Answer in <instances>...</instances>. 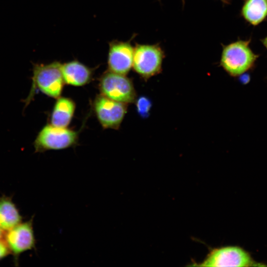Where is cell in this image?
<instances>
[{"instance_id":"1","label":"cell","mask_w":267,"mask_h":267,"mask_svg":"<svg viewBox=\"0 0 267 267\" xmlns=\"http://www.w3.org/2000/svg\"><path fill=\"white\" fill-rule=\"evenodd\" d=\"M61 66V63L56 61L48 64L34 65L32 87L29 95L24 100L25 107L32 100L37 89L50 97L57 98L60 97L65 84Z\"/></svg>"},{"instance_id":"2","label":"cell","mask_w":267,"mask_h":267,"mask_svg":"<svg viewBox=\"0 0 267 267\" xmlns=\"http://www.w3.org/2000/svg\"><path fill=\"white\" fill-rule=\"evenodd\" d=\"M251 39L238 40L223 45L220 65L230 76L238 77L253 68L259 55L251 49Z\"/></svg>"},{"instance_id":"3","label":"cell","mask_w":267,"mask_h":267,"mask_svg":"<svg viewBox=\"0 0 267 267\" xmlns=\"http://www.w3.org/2000/svg\"><path fill=\"white\" fill-rule=\"evenodd\" d=\"M190 266L198 267H256L265 266L255 262L249 253L235 246L216 248L211 250L200 263H192Z\"/></svg>"},{"instance_id":"4","label":"cell","mask_w":267,"mask_h":267,"mask_svg":"<svg viewBox=\"0 0 267 267\" xmlns=\"http://www.w3.org/2000/svg\"><path fill=\"white\" fill-rule=\"evenodd\" d=\"M165 53L158 44H136L134 46L133 68L144 80L159 74Z\"/></svg>"},{"instance_id":"5","label":"cell","mask_w":267,"mask_h":267,"mask_svg":"<svg viewBox=\"0 0 267 267\" xmlns=\"http://www.w3.org/2000/svg\"><path fill=\"white\" fill-rule=\"evenodd\" d=\"M78 137V132L47 124L41 130L34 141L35 152H43L72 147L77 144Z\"/></svg>"},{"instance_id":"6","label":"cell","mask_w":267,"mask_h":267,"mask_svg":"<svg viewBox=\"0 0 267 267\" xmlns=\"http://www.w3.org/2000/svg\"><path fill=\"white\" fill-rule=\"evenodd\" d=\"M99 89L101 94L115 101L128 104L136 100L133 83L126 75L108 70L99 79Z\"/></svg>"},{"instance_id":"7","label":"cell","mask_w":267,"mask_h":267,"mask_svg":"<svg viewBox=\"0 0 267 267\" xmlns=\"http://www.w3.org/2000/svg\"><path fill=\"white\" fill-rule=\"evenodd\" d=\"M33 218L21 222L11 229L4 232L3 240L13 257L16 265L19 256L35 248L36 238L33 229Z\"/></svg>"},{"instance_id":"8","label":"cell","mask_w":267,"mask_h":267,"mask_svg":"<svg viewBox=\"0 0 267 267\" xmlns=\"http://www.w3.org/2000/svg\"><path fill=\"white\" fill-rule=\"evenodd\" d=\"M93 105L95 115L103 128H119L127 111V104L100 94L95 98Z\"/></svg>"},{"instance_id":"9","label":"cell","mask_w":267,"mask_h":267,"mask_svg":"<svg viewBox=\"0 0 267 267\" xmlns=\"http://www.w3.org/2000/svg\"><path fill=\"white\" fill-rule=\"evenodd\" d=\"M131 41V39L128 41L114 40L109 43L108 70L127 75L133 68L134 47Z\"/></svg>"},{"instance_id":"10","label":"cell","mask_w":267,"mask_h":267,"mask_svg":"<svg viewBox=\"0 0 267 267\" xmlns=\"http://www.w3.org/2000/svg\"><path fill=\"white\" fill-rule=\"evenodd\" d=\"M61 69L65 84L83 86L91 80L93 70L77 60L61 63Z\"/></svg>"},{"instance_id":"11","label":"cell","mask_w":267,"mask_h":267,"mask_svg":"<svg viewBox=\"0 0 267 267\" xmlns=\"http://www.w3.org/2000/svg\"><path fill=\"white\" fill-rule=\"evenodd\" d=\"M57 99L51 114L50 124L57 127L67 128L74 116L75 103L68 97H59Z\"/></svg>"},{"instance_id":"12","label":"cell","mask_w":267,"mask_h":267,"mask_svg":"<svg viewBox=\"0 0 267 267\" xmlns=\"http://www.w3.org/2000/svg\"><path fill=\"white\" fill-rule=\"evenodd\" d=\"M22 222V217L11 197H0V227L7 231Z\"/></svg>"},{"instance_id":"13","label":"cell","mask_w":267,"mask_h":267,"mask_svg":"<svg viewBox=\"0 0 267 267\" xmlns=\"http://www.w3.org/2000/svg\"><path fill=\"white\" fill-rule=\"evenodd\" d=\"M240 14L250 24L259 25L267 17V0H245Z\"/></svg>"},{"instance_id":"14","label":"cell","mask_w":267,"mask_h":267,"mask_svg":"<svg viewBox=\"0 0 267 267\" xmlns=\"http://www.w3.org/2000/svg\"><path fill=\"white\" fill-rule=\"evenodd\" d=\"M138 113L142 117L146 116L150 107V102L146 97H141L136 100Z\"/></svg>"},{"instance_id":"15","label":"cell","mask_w":267,"mask_h":267,"mask_svg":"<svg viewBox=\"0 0 267 267\" xmlns=\"http://www.w3.org/2000/svg\"><path fill=\"white\" fill-rule=\"evenodd\" d=\"M10 254V251L4 240L0 239V261Z\"/></svg>"},{"instance_id":"16","label":"cell","mask_w":267,"mask_h":267,"mask_svg":"<svg viewBox=\"0 0 267 267\" xmlns=\"http://www.w3.org/2000/svg\"><path fill=\"white\" fill-rule=\"evenodd\" d=\"M261 42L267 49V36L261 40Z\"/></svg>"},{"instance_id":"17","label":"cell","mask_w":267,"mask_h":267,"mask_svg":"<svg viewBox=\"0 0 267 267\" xmlns=\"http://www.w3.org/2000/svg\"><path fill=\"white\" fill-rule=\"evenodd\" d=\"M4 231L0 227V239H3Z\"/></svg>"},{"instance_id":"18","label":"cell","mask_w":267,"mask_h":267,"mask_svg":"<svg viewBox=\"0 0 267 267\" xmlns=\"http://www.w3.org/2000/svg\"><path fill=\"white\" fill-rule=\"evenodd\" d=\"M222 0L223 1H226V0Z\"/></svg>"}]
</instances>
